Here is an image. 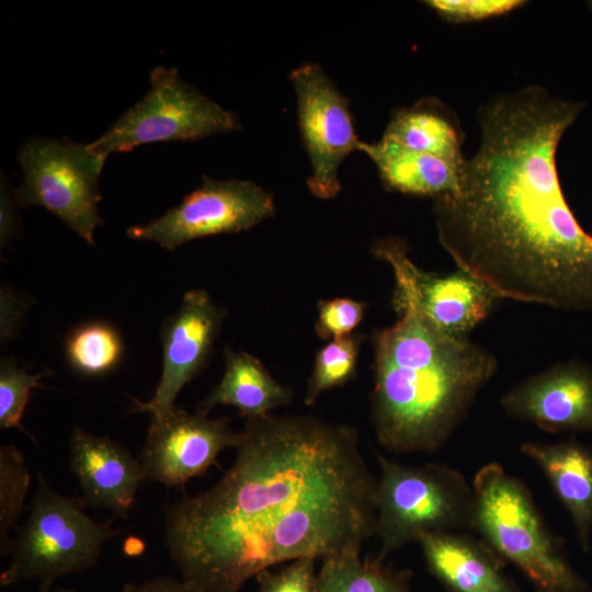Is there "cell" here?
<instances>
[{
	"label": "cell",
	"mask_w": 592,
	"mask_h": 592,
	"mask_svg": "<svg viewBox=\"0 0 592 592\" xmlns=\"http://www.w3.org/2000/svg\"><path fill=\"white\" fill-rule=\"evenodd\" d=\"M236 449L212 488L164 508L185 582L239 592L265 569L361 550L375 535L377 479L354 428L271 413L246 420Z\"/></svg>",
	"instance_id": "1"
},
{
	"label": "cell",
	"mask_w": 592,
	"mask_h": 592,
	"mask_svg": "<svg viewBox=\"0 0 592 592\" xmlns=\"http://www.w3.org/2000/svg\"><path fill=\"white\" fill-rule=\"evenodd\" d=\"M581 109L540 86L493 98L479 110V146L457 190L434 198L440 243L497 297L592 310V235L567 203L556 167Z\"/></svg>",
	"instance_id": "2"
},
{
	"label": "cell",
	"mask_w": 592,
	"mask_h": 592,
	"mask_svg": "<svg viewBox=\"0 0 592 592\" xmlns=\"http://www.w3.org/2000/svg\"><path fill=\"white\" fill-rule=\"evenodd\" d=\"M375 334L372 420L388 452H433L463 421L498 362L465 337L448 334L409 303Z\"/></svg>",
	"instance_id": "3"
},
{
	"label": "cell",
	"mask_w": 592,
	"mask_h": 592,
	"mask_svg": "<svg viewBox=\"0 0 592 592\" xmlns=\"http://www.w3.org/2000/svg\"><path fill=\"white\" fill-rule=\"evenodd\" d=\"M471 485V530L502 560L516 566L539 591H587L520 480L501 465L489 463L477 471Z\"/></svg>",
	"instance_id": "4"
},
{
	"label": "cell",
	"mask_w": 592,
	"mask_h": 592,
	"mask_svg": "<svg viewBox=\"0 0 592 592\" xmlns=\"http://www.w3.org/2000/svg\"><path fill=\"white\" fill-rule=\"evenodd\" d=\"M376 458L377 560L428 534L471 530L473 485L459 471L440 463L407 465L380 453Z\"/></svg>",
	"instance_id": "5"
},
{
	"label": "cell",
	"mask_w": 592,
	"mask_h": 592,
	"mask_svg": "<svg viewBox=\"0 0 592 592\" xmlns=\"http://www.w3.org/2000/svg\"><path fill=\"white\" fill-rule=\"evenodd\" d=\"M112 521L95 522L83 510V501L57 492L42 471L27 519L13 540L2 587L25 581L52 583L65 576L95 566L104 544L118 535Z\"/></svg>",
	"instance_id": "6"
},
{
	"label": "cell",
	"mask_w": 592,
	"mask_h": 592,
	"mask_svg": "<svg viewBox=\"0 0 592 592\" xmlns=\"http://www.w3.org/2000/svg\"><path fill=\"white\" fill-rule=\"evenodd\" d=\"M149 80L146 95L88 144L92 152L107 157L145 144L194 140L240 129L234 113L186 83L177 68L157 66Z\"/></svg>",
	"instance_id": "7"
},
{
	"label": "cell",
	"mask_w": 592,
	"mask_h": 592,
	"mask_svg": "<svg viewBox=\"0 0 592 592\" xmlns=\"http://www.w3.org/2000/svg\"><path fill=\"white\" fill-rule=\"evenodd\" d=\"M107 157L88 144L34 137L20 149L23 181L15 200L24 207L41 206L60 218L89 244L103 224L98 212L99 179Z\"/></svg>",
	"instance_id": "8"
},
{
	"label": "cell",
	"mask_w": 592,
	"mask_h": 592,
	"mask_svg": "<svg viewBox=\"0 0 592 592\" xmlns=\"http://www.w3.org/2000/svg\"><path fill=\"white\" fill-rule=\"evenodd\" d=\"M275 213L273 196L249 180L203 177L200 187L148 224L132 226L129 238L167 250L202 237L249 230Z\"/></svg>",
	"instance_id": "9"
},
{
	"label": "cell",
	"mask_w": 592,
	"mask_h": 592,
	"mask_svg": "<svg viewBox=\"0 0 592 592\" xmlns=\"http://www.w3.org/2000/svg\"><path fill=\"white\" fill-rule=\"evenodd\" d=\"M297 104L298 125L309 156V191L333 198L341 190L339 169L358 149L349 100L317 64H305L289 75Z\"/></svg>",
	"instance_id": "10"
},
{
	"label": "cell",
	"mask_w": 592,
	"mask_h": 592,
	"mask_svg": "<svg viewBox=\"0 0 592 592\" xmlns=\"http://www.w3.org/2000/svg\"><path fill=\"white\" fill-rule=\"evenodd\" d=\"M372 250L392 269L394 304H411L440 330L464 337L489 315L497 296L471 275L460 270L443 276L424 272L399 238L376 241Z\"/></svg>",
	"instance_id": "11"
},
{
	"label": "cell",
	"mask_w": 592,
	"mask_h": 592,
	"mask_svg": "<svg viewBox=\"0 0 592 592\" xmlns=\"http://www.w3.org/2000/svg\"><path fill=\"white\" fill-rule=\"evenodd\" d=\"M239 441L240 432L227 419H210L175 407L151 418L139 460L147 480L179 487L205 474L224 449L236 448Z\"/></svg>",
	"instance_id": "12"
},
{
	"label": "cell",
	"mask_w": 592,
	"mask_h": 592,
	"mask_svg": "<svg viewBox=\"0 0 592 592\" xmlns=\"http://www.w3.org/2000/svg\"><path fill=\"white\" fill-rule=\"evenodd\" d=\"M225 317L206 291L184 294L179 309L161 327V377L149 401L135 402L138 411L158 418L175 408L181 389L205 366Z\"/></svg>",
	"instance_id": "13"
},
{
	"label": "cell",
	"mask_w": 592,
	"mask_h": 592,
	"mask_svg": "<svg viewBox=\"0 0 592 592\" xmlns=\"http://www.w3.org/2000/svg\"><path fill=\"white\" fill-rule=\"evenodd\" d=\"M501 406L547 432L592 430V373L578 363L556 365L515 385Z\"/></svg>",
	"instance_id": "14"
},
{
	"label": "cell",
	"mask_w": 592,
	"mask_h": 592,
	"mask_svg": "<svg viewBox=\"0 0 592 592\" xmlns=\"http://www.w3.org/2000/svg\"><path fill=\"white\" fill-rule=\"evenodd\" d=\"M70 468L83 493V503L126 519L146 475L139 458L121 443L78 426L70 435Z\"/></svg>",
	"instance_id": "15"
},
{
	"label": "cell",
	"mask_w": 592,
	"mask_h": 592,
	"mask_svg": "<svg viewBox=\"0 0 592 592\" xmlns=\"http://www.w3.org/2000/svg\"><path fill=\"white\" fill-rule=\"evenodd\" d=\"M418 544L428 570L448 592H521L483 540L442 532L424 535Z\"/></svg>",
	"instance_id": "16"
},
{
	"label": "cell",
	"mask_w": 592,
	"mask_h": 592,
	"mask_svg": "<svg viewBox=\"0 0 592 592\" xmlns=\"http://www.w3.org/2000/svg\"><path fill=\"white\" fill-rule=\"evenodd\" d=\"M521 452L544 473L567 509L584 551L592 534V449L576 442H524Z\"/></svg>",
	"instance_id": "17"
},
{
	"label": "cell",
	"mask_w": 592,
	"mask_h": 592,
	"mask_svg": "<svg viewBox=\"0 0 592 592\" xmlns=\"http://www.w3.org/2000/svg\"><path fill=\"white\" fill-rule=\"evenodd\" d=\"M357 150L373 161L389 190L435 198L458 187L463 166L440 157L406 148L385 137L371 144L361 141Z\"/></svg>",
	"instance_id": "18"
},
{
	"label": "cell",
	"mask_w": 592,
	"mask_h": 592,
	"mask_svg": "<svg viewBox=\"0 0 592 592\" xmlns=\"http://www.w3.org/2000/svg\"><path fill=\"white\" fill-rule=\"evenodd\" d=\"M225 369L218 385L200 403L204 414L216 406H232L246 420L262 418L292 400V391L280 384L260 360L246 352L226 349Z\"/></svg>",
	"instance_id": "19"
},
{
	"label": "cell",
	"mask_w": 592,
	"mask_h": 592,
	"mask_svg": "<svg viewBox=\"0 0 592 592\" xmlns=\"http://www.w3.org/2000/svg\"><path fill=\"white\" fill-rule=\"evenodd\" d=\"M382 137L462 167L464 133L456 114L435 98L392 111Z\"/></svg>",
	"instance_id": "20"
},
{
	"label": "cell",
	"mask_w": 592,
	"mask_h": 592,
	"mask_svg": "<svg viewBox=\"0 0 592 592\" xmlns=\"http://www.w3.org/2000/svg\"><path fill=\"white\" fill-rule=\"evenodd\" d=\"M411 578L409 569L396 570L349 550L321 560L314 592H410Z\"/></svg>",
	"instance_id": "21"
},
{
	"label": "cell",
	"mask_w": 592,
	"mask_h": 592,
	"mask_svg": "<svg viewBox=\"0 0 592 592\" xmlns=\"http://www.w3.org/2000/svg\"><path fill=\"white\" fill-rule=\"evenodd\" d=\"M69 365L84 376H100L121 362L123 343L118 332L104 322H88L76 328L65 344Z\"/></svg>",
	"instance_id": "22"
},
{
	"label": "cell",
	"mask_w": 592,
	"mask_h": 592,
	"mask_svg": "<svg viewBox=\"0 0 592 592\" xmlns=\"http://www.w3.org/2000/svg\"><path fill=\"white\" fill-rule=\"evenodd\" d=\"M30 474L22 452L12 444L0 447V550L8 554L10 531L25 509Z\"/></svg>",
	"instance_id": "23"
},
{
	"label": "cell",
	"mask_w": 592,
	"mask_h": 592,
	"mask_svg": "<svg viewBox=\"0 0 592 592\" xmlns=\"http://www.w3.org/2000/svg\"><path fill=\"white\" fill-rule=\"evenodd\" d=\"M358 340L355 335L334 339L316 355L304 402L312 406L327 390L348 383L356 372Z\"/></svg>",
	"instance_id": "24"
},
{
	"label": "cell",
	"mask_w": 592,
	"mask_h": 592,
	"mask_svg": "<svg viewBox=\"0 0 592 592\" xmlns=\"http://www.w3.org/2000/svg\"><path fill=\"white\" fill-rule=\"evenodd\" d=\"M45 373H27L18 366L14 357L0 362V428L19 429L33 388L41 386Z\"/></svg>",
	"instance_id": "25"
},
{
	"label": "cell",
	"mask_w": 592,
	"mask_h": 592,
	"mask_svg": "<svg viewBox=\"0 0 592 592\" xmlns=\"http://www.w3.org/2000/svg\"><path fill=\"white\" fill-rule=\"evenodd\" d=\"M316 562L314 558H300L278 570L265 569L254 578L255 592H314Z\"/></svg>",
	"instance_id": "26"
},
{
	"label": "cell",
	"mask_w": 592,
	"mask_h": 592,
	"mask_svg": "<svg viewBox=\"0 0 592 592\" xmlns=\"http://www.w3.org/2000/svg\"><path fill=\"white\" fill-rule=\"evenodd\" d=\"M424 3L442 19L452 23L475 22L515 10L521 0H429Z\"/></svg>",
	"instance_id": "27"
},
{
	"label": "cell",
	"mask_w": 592,
	"mask_h": 592,
	"mask_svg": "<svg viewBox=\"0 0 592 592\" xmlns=\"http://www.w3.org/2000/svg\"><path fill=\"white\" fill-rule=\"evenodd\" d=\"M318 308L316 332L321 339L332 340L350 335L365 312L364 303L350 298L322 300Z\"/></svg>",
	"instance_id": "28"
},
{
	"label": "cell",
	"mask_w": 592,
	"mask_h": 592,
	"mask_svg": "<svg viewBox=\"0 0 592 592\" xmlns=\"http://www.w3.org/2000/svg\"><path fill=\"white\" fill-rule=\"evenodd\" d=\"M0 338L1 343L11 340L18 332L25 314L23 299L8 286L0 291Z\"/></svg>",
	"instance_id": "29"
},
{
	"label": "cell",
	"mask_w": 592,
	"mask_h": 592,
	"mask_svg": "<svg viewBox=\"0 0 592 592\" xmlns=\"http://www.w3.org/2000/svg\"><path fill=\"white\" fill-rule=\"evenodd\" d=\"M119 592H204L184 580L157 577L138 583H128Z\"/></svg>",
	"instance_id": "30"
},
{
	"label": "cell",
	"mask_w": 592,
	"mask_h": 592,
	"mask_svg": "<svg viewBox=\"0 0 592 592\" xmlns=\"http://www.w3.org/2000/svg\"><path fill=\"white\" fill-rule=\"evenodd\" d=\"M1 202H0V244L1 248L7 247L12 240L15 228V208L13 200L8 190L7 181L1 173Z\"/></svg>",
	"instance_id": "31"
},
{
	"label": "cell",
	"mask_w": 592,
	"mask_h": 592,
	"mask_svg": "<svg viewBox=\"0 0 592 592\" xmlns=\"http://www.w3.org/2000/svg\"><path fill=\"white\" fill-rule=\"evenodd\" d=\"M39 592H53L50 590V585H47V584H39ZM58 592H73L71 590H60Z\"/></svg>",
	"instance_id": "32"
},
{
	"label": "cell",
	"mask_w": 592,
	"mask_h": 592,
	"mask_svg": "<svg viewBox=\"0 0 592 592\" xmlns=\"http://www.w3.org/2000/svg\"><path fill=\"white\" fill-rule=\"evenodd\" d=\"M537 592H548V591H539V590H537Z\"/></svg>",
	"instance_id": "33"
}]
</instances>
